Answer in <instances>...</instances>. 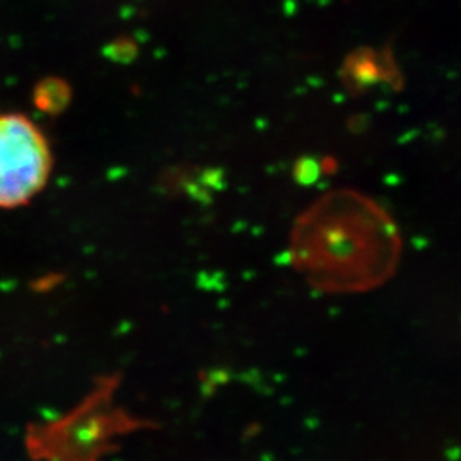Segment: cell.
Wrapping results in <instances>:
<instances>
[{
  "instance_id": "6da1fadb",
  "label": "cell",
  "mask_w": 461,
  "mask_h": 461,
  "mask_svg": "<svg viewBox=\"0 0 461 461\" xmlns=\"http://www.w3.org/2000/svg\"><path fill=\"white\" fill-rule=\"evenodd\" d=\"M402 240L376 202L339 190L316 200L297 217L289 258L314 291L361 294L395 276Z\"/></svg>"
},
{
  "instance_id": "7a4b0ae2",
  "label": "cell",
  "mask_w": 461,
  "mask_h": 461,
  "mask_svg": "<svg viewBox=\"0 0 461 461\" xmlns=\"http://www.w3.org/2000/svg\"><path fill=\"white\" fill-rule=\"evenodd\" d=\"M51 152L26 116L0 115V209L24 205L49 182Z\"/></svg>"
},
{
  "instance_id": "3957f363",
  "label": "cell",
  "mask_w": 461,
  "mask_h": 461,
  "mask_svg": "<svg viewBox=\"0 0 461 461\" xmlns=\"http://www.w3.org/2000/svg\"><path fill=\"white\" fill-rule=\"evenodd\" d=\"M68 101V87L59 79H49L36 91V106L45 112H60L66 108Z\"/></svg>"
}]
</instances>
